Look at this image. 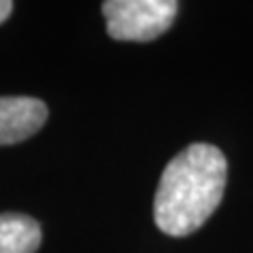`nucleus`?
Listing matches in <instances>:
<instances>
[{
  "instance_id": "obj_3",
  "label": "nucleus",
  "mask_w": 253,
  "mask_h": 253,
  "mask_svg": "<svg viewBox=\"0 0 253 253\" xmlns=\"http://www.w3.org/2000/svg\"><path fill=\"white\" fill-rule=\"evenodd\" d=\"M49 108L36 97H0V146H11L41 131Z\"/></svg>"
},
{
  "instance_id": "obj_1",
  "label": "nucleus",
  "mask_w": 253,
  "mask_h": 253,
  "mask_svg": "<svg viewBox=\"0 0 253 253\" xmlns=\"http://www.w3.org/2000/svg\"><path fill=\"white\" fill-rule=\"evenodd\" d=\"M228 163L211 144H192L165 167L154 196V221L165 234L186 236L219 207L226 190Z\"/></svg>"
},
{
  "instance_id": "obj_4",
  "label": "nucleus",
  "mask_w": 253,
  "mask_h": 253,
  "mask_svg": "<svg viewBox=\"0 0 253 253\" xmlns=\"http://www.w3.org/2000/svg\"><path fill=\"white\" fill-rule=\"evenodd\" d=\"M41 224L23 213H0V253H36Z\"/></svg>"
},
{
  "instance_id": "obj_2",
  "label": "nucleus",
  "mask_w": 253,
  "mask_h": 253,
  "mask_svg": "<svg viewBox=\"0 0 253 253\" xmlns=\"http://www.w3.org/2000/svg\"><path fill=\"white\" fill-rule=\"evenodd\" d=\"M179 4L175 0H108L101 13L114 41L148 42L171 28Z\"/></svg>"
},
{
  "instance_id": "obj_5",
  "label": "nucleus",
  "mask_w": 253,
  "mask_h": 253,
  "mask_svg": "<svg viewBox=\"0 0 253 253\" xmlns=\"http://www.w3.org/2000/svg\"><path fill=\"white\" fill-rule=\"evenodd\" d=\"M11 13H13V2L11 0H0V23L9 19Z\"/></svg>"
}]
</instances>
